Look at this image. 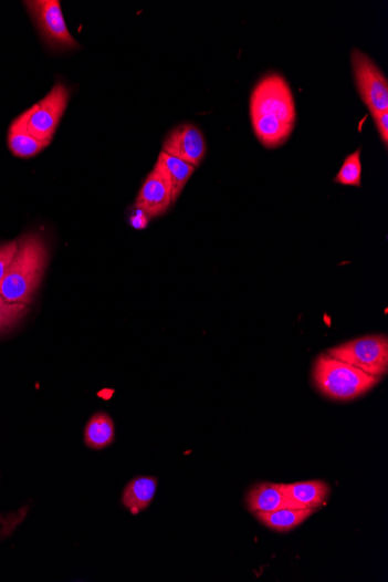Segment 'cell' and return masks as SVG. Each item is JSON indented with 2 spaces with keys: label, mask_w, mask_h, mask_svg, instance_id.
<instances>
[{
  "label": "cell",
  "mask_w": 388,
  "mask_h": 582,
  "mask_svg": "<svg viewBox=\"0 0 388 582\" xmlns=\"http://www.w3.org/2000/svg\"><path fill=\"white\" fill-rule=\"evenodd\" d=\"M250 121L263 147L275 149L289 142L296 125V108L284 76L273 73L259 81L250 96Z\"/></svg>",
  "instance_id": "6da1fadb"
},
{
  "label": "cell",
  "mask_w": 388,
  "mask_h": 582,
  "mask_svg": "<svg viewBox=\"0 0 388 582\" xmlns=\"http://www.w3.org/2000/svg\"><path fill=\"white\" fill-rule=\"evenodd\" d=\"M48 243L35 232L18 240L14 259L0 282V294L14 304L31 305L49 266Z\"/></svg>",
  "instance_id": "7a4b0ae2"
},
{
  "label": "cell",
  "mask_w": 388,
  "mask_h": 582,
  "mask_svg": "<svg viewBox=\"0 0 388 582\" xmlns=\"http://www.w3.org/2000/svg\"><path fill=\"white\" fill-rule=\"evenodd\" d=\"M313 381L325 397L336 402H352L373 389L381 378L326 353L319 355L314 363Z\"/></svg>",
  "instance_id": "3957f363"
},
{
  "label": "cell",
  "mask_w": 388,
  "mask_h": 582,
  "mask_svg": "<svg viewBox=\"0 0 388 582\" xmlns=\"http://www.w3.org/2000/svg\"><path fill=\"white\" fill-rule=\"evenodd\" d=\"M67 101H70V91L57 83L48 96L20 114L10 129L28 133L41 142L52 143Z\"/></svg>",
  "instance_id": "277c9868"
},
{
  "label": "cell",
  "mask_w": 388,
  "mask_h": 582,
  "mask_svg": "<svg viewBox=\"0 0 388 582\" xmlns=\"http://www.w3.org/2000/svg\"><path fill=\"white\" fill-rule=\"evenodd\" d=\"M327 354L371 376L382 378L388 371V339L385 335L352 340L331 347Z\"/></svg>",
  "instance_id": "5b68a950"
},
{
  "label": "cell",
  "mask_w": 388,
  "mask_h": 582,
  "mask_svg": "<svg viewBox=\"0 0 388 582\" xmlns=\"http://www.w3.org/2000/svg\"><path fill=\"white\" fill-rule=\"evenodd\" d=\"M352 66L365 106L370 113L388 111V82L377 63L368 54L353 50Z\"/></svg>",
  "instance_id": "8992f818"
},
{
  "label": "cell",
  "mask_w": 388,
  "mask_h": 582,
  "mask_svg": "<svg viewBox=\"0 0 388 582\" xmlns=\"http://www.w3.org/2000/svg\"><path fill=\"white\" fill-rule=\"evenodd\" d=\"M45 42L55 50L78 49V43L67 30L59 0H33L25 3Z\"/></svg>",
  "instance_id": "52a82bcc"
},
{
  "label": "cell",
  "mask_w": 388,
  "mask_h": 582,
  "mask_svg": "<svg viewBox=\"0 0 388 582\" xmlns=\"http://www.w3.org/2000/svg\"><path fill=\"white\" fill-rule=\"evenodd\" d=\"M162 152L197 168L207 155V142H205L203 134L198 127L186 124L175 128L169 134Z\"/></svg>",
  "instance_id": "ba28073f"
},
{
  "label": "cell",
  "mask_w": 388,
  "mask_h": 582,
  "mask_svg": "<svg viewBox=\"0 0 388 582\" xmlns=\"http://www.w3.org/2000/svg\"><path fill=\"white\" fill-rule=\"evenodd\" d=\"M171 205L170 186L164 175L154 168L143 184L135 207L150 219L165 215Z\"/></svg>",
  "instance_id": "9c48e42d"
},
{
  "label": "cell",
  "mask_w": 388,
  "mask_h": 582,
  "mask_svg": "<svg viewBox=\"0 0 388 582\" xmlns=\"http://www.w3.org/2000/svg\"><path fill=\"white\" fill-rule=\"evenodd\" d=\"M281 490L293 508L314 511L323 507L331 495L329 486L322 480L281 484Z\"/></svg>",
  "instance_id": "30bf717a"
},
{
  "label": "cell",
  "mask_w": 388,
  "mask_h": 582,
  "mask_svg": "<svg viewBox=\"0 0 388 582\" xmlns=\"http://www.w3.org/2000/svg\"><path fill=\"white\" fill-rule=\"evenodd\" d=\"M155 168L159 170L168 181L171 190L172 204L179 198L185 190L188 181L196 172V167L189 163L176 158L165 152L159 153Z\"/></svg>",
  "instance_id": "8fae6325"
},
{
  "label": "cell",
  "mask_w": 388,
  "mask_h": 582,
  "mask_svg": "<svg viewBox=\"0 0 388 582\" xmlns=\"http://www.w3.org/2000/svg\"><path fill=\"white\" fill-rule=\"evenodd\" d=\"M247 506L251 513H269L283 508H293L281 490V484H261L253 488L247 497Z\"/></svg>",
  "instance_id": "7c38bea8"
},
{
  "label": "cell",
  "mask_w": 388,
  "mask_h": 582,
  "mask_svg": "<svg viewBox=\"0 0 388 582\" xmlns=\"http://www.w3.org/2000/svg\"><path fill=\"white\" fill-rule=\"evenodd\" d=\"M157 488V479L155 477H138L133 479L125 488L123 495V503L136 516L151 503Z\"/></svg>",
  "instance_id": "4fadbf2b"
},
{
  "label": "cell",
  "mask_w": 388,
  "mask_h": 582,
  "mask_svg": "<svg viewBox=\"0 0 388 582\" xmlns=\"http://www.w3.org/2000/svg\"><path fill=\"white\" fill-rule=\"evenodd\" d=\"M114 437L116 429L108 414L99 412L90 418L84 430L85 445L90 449L103 450L113 444Z\"/></svg>",
  "instance_id": "5bb4252c"
},
{
  "label": "cell",
  "mask_w": 388,
  "mask_h": 582,
  "mask_svg": "<svg viewBox=\"0 0 388 582\" xmlns=\"http://www.w3.org/2000/svg\"><path fill=\"white\" fill-rule=\"evenodd\" d=\"M313 515L312 509L283 508L255 516L268 528L277 532H287L303 524Z\"/></svg>",
  "instance_id": "9a60e30c"
},
{
  "label": "cell",
  "mask_w": 388,
  "mask_h": 582,
  "mask_svg": "<svg viewBox=\"0 0 388 582\" xmlns=\"http://www.w3.org/2000/svg\"><path fill=\"white\" fill-rule=\"evenodd\" d=\"M8 142L10 150L20 158L33 157L51 145L50 142H41L28 133L11 129Z\"/></svg>",
  "instance_id": "2e32d148"
},
{
  "label": "cell",
  "mask_w": 388,
  "mask_h": 582,
  "mask_svg": "<svg viewBox=\"0 0 388 582\" xmlns=\"http://www.w3.org/2000/svg\"><path fill=\"white\" fill-rule=\"evenodd\" d=\"M361 149H357L355 153L349 155L344 165H342L338 174L334 178V181L340 185L355 186V188H360L361 185V160H360Z\"/></svg>",
  "instance_id": "e0dca14e"
},
{
  "label": "cell",
  "mask_w": 388,
  "mask_h": 582,
  "mask_svg": "<svg viewBox=\"0 0 388 582\" xmlns=\"http://www.w3.org/2000/svg\"><path fill=\"white\" fill-rule=\"evenodd\" d=\"M25 304H14L0 294V334L11 331L29 312Z\"/></svg>",
  "instance_id": "ac0fdd59"
},
{
  "label": "cell",
  "mask_w": 388,
  "mask_h": 582,
  "mask_svg": "<svg viewBox=\"0 0 388 582\" xmlns=\"http://www.w3.org/2000/svg\"><path fill=\"white\" fill-rule=\"evenodd\" d=\"M18 250V241L0 246V282L3 281Z\"/></svg>",
  "instance_id": "d6986e66"
},
{
  "label": "cell",
  "mask_w": 388,
  "mask_h": 582,
  "mask_svg": "<svg viewBox=\"0 0 388 582\" xmlns=\"http://www.w3.org/2000/svg\"><path fill=\"white\" fill-rule=\"evenodd\" d=\"M373 118L375 121L376 127L378 129L379 136L381 138V142L387 148L388 144V111L382 112H375L371 113Z\"/></svg>",
  "instance_id": "ffe728a7"
},
{
  "label": "cell",
  "mask_w": 388,
  "mask_h": 582,
  "mask_svg": "<svg viewBox=\"0 0 388 582\" xmlns=\"http://www.w3.org/2000/svg\"><path fill=\"white\" fill-rule=\"evenodd\" d=\"M147 222L148 217L141 211H139L138 216L134 217V219L132 220V224L135 228H145Z\"/></svg>",
  "instance_id": "44dd1931"
}]
</instances>
